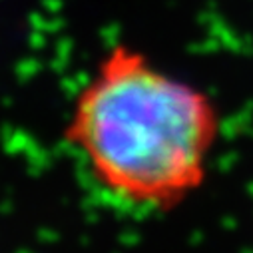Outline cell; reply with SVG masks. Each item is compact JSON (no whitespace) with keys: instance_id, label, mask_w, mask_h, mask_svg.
<instances>
[{"instance_id":"6da1fadb","label":"cell","mask_w":253,"mask_h":253,"mask_svg":"<svg viewBox=\"0 0 253 253\" xmlns=\"http://www.w3.org/2000/svg\"><path fill=\"white\" fill-rule=\"evenodd\" d=\"M219 134V110L204 90L124 42L100 58L64 128L104 192L156 211L204 185Z\"/></svg>"}]
</instances>
